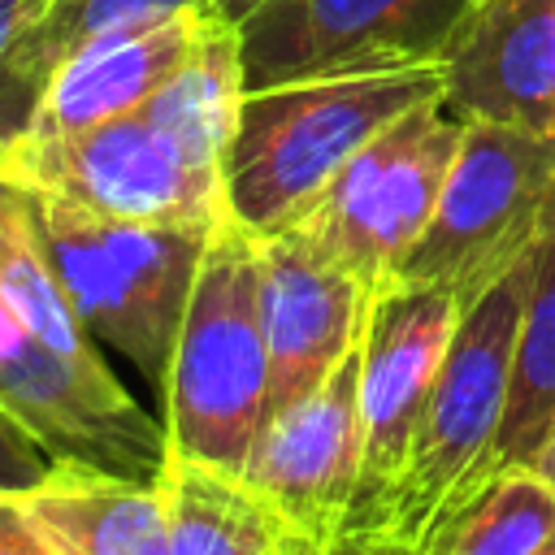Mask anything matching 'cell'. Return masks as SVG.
Here are the masks:
<instances>
[{
  "label": "cell",
  "mask_w": 555,
  "mask_h": 555,
  "mask_svg": "<svg viewBox=\"0 0 555 555\" xmlns=\"http://www.w3.org/2000/svg\"><path fill=\"white\" fill-rule=\"evenodd\" d=\"M182 13H212V0H48L43 17L35 22L22 48V74L43 95L56 65L74 56L82 43L126 30V26L169 22Z\"/></svg>",
  "instance_id": "cell-20"
},
{
  "label": "cell",
  "mask_w": 555,
  "mask_h": 555,
  "mask_svg": "<svg viewBox=\"0 0 555 555\" xmlns=\"http://www.w3.org/2000/svg\"><path fill=\"white\" fill-rule=\"evenodd\" d=\"M30 195L82 330L117 351L152 390H165L199 256L221 217L212 225H143L87 212L48 191Z\"/></svg>",
  "instance_id": "cell-5"
},
{
  "label": "cell",
  "mask_w": 555,
  "mask_h": 555,
  "mask_svg": "<svg viewBox=\"0 0 555 555\" xmlns=\"http://www.w3.org/2000/svg\"><path fill=\"white\" fill-rule=\"evenodd\" d=\"M464 121L429 100L386 126L299 221L373 299L399 286L408 256L416 251L447 169L455 160Z\"/></svg>",
  "instance_id": "cell-7"
},
{
  "label": "cell",
  "mask_w": 555,
  "mask_h": 555,
  "mask_svg": "<svg viewBox=\"0 0 555 555\" xmlns=\"http://www.w3.org/2000/svg\"><path fill=\"white\" fill-rule=\"evenodd\" d=\"M551 199V139L512 126L464 121L438 208L416 251L408 256L399 282L447 291L460 299V308L473 304L486 286H494L516 260L533 251Z\"/></svg>",
  "instance_id": "cell-6"
},
{
  "label": "cell",
  "mask_w": 555,
  "mask_h": 555,
  "mask_svg": "<svg viewBox=\"0 0 555 555\" xmlns=\"http://www.w3.org/2000/svg\"><path fill=\"white\" fill-rule=\"evenodd\" d=\"M243 100L238 35L217 22L199 52L139 108L69 134L17 139L0 169L87 212L143 225H212L221 156Z\"/></svg>",
  "instance_id": "cell-1"
},
{
  "label": "cell",
  "mask_w": 555,
  "mask_h": 555,
  "mask_svg": "<svg viewBox=\"0 0 555 555\" xmlns=\"http://www.w3.org/2000/svg\"><path fill=\"white\" fill-rule=\"evenodd\" d=\"M551 416H555V199L529 251V282L512 347V386H507L490 477L512 468H533Z\"/></svg>",
  "instance_id": "cell-16"
},
{
  "label": "cell",
  "mask_w": 555,
  "mask_h": 555,
  "mask_svg": "<svg viewBox=\"0 0 555 555\" xmlns=\"http://www.w3.org/2000/svg\"><path fill=\"white\" fill-rule=\"evenodd\" d=\"M61 460L0 403V494H26Z\"/></svg>",
  "instance_id": "cell-22"
},
{
  "label": "cell",
  "mask_w": 555,
  "mask_h": 555,
  "mask_svg": "<svg viewBox=\"0 0 555 555\" xmlns=\"http://www.w3.org/2000/svg\"><path fill=\"white\" fill-rule=\"evenodd\" d=\"M48 0H0V152H9L39 108V91L22 74V48Z\"/></svg>",
  "instance_id": "cell-21"
},
{
  "label": "cell",
  "mask_w": 555,
  "mask_h": 555,
  "mask_svg": "<svg viewBox=\"0 0 555 555\" xmlns=\"http://www.w3.org/2000/svg\"><path fill=\"white\" fill-rule=\"evenodd\" d=\"M217 22H221L217 13H182L169 22L126 26L82 43L48 78L39 108L30 117V130L22 139L87 130L95 121H108L147 104L199 52V43Z\"/></svg>",
  "instance_id": "cell-14"
},
{
  "label": "cell",
  "mask_w": 555,
  "mask_h": 555,
  "mask_svg": "<svg viewBox=\"0 0 555 555\" xmlns=\"http://www.w3.org/2000/svg\"><path fill=\"white\" fill-rule=\"evenodd\" d=\"M538 555H555V542H546V546H542V551H538Z\"/></svg>",
  "instance_id": "cell-27"
},
{
  "label": "cell",
  "mask_w": 555,
  "mask_h": 555,
  "mask_svg": "<svg viewBox=\"0 0 555 555\" xmlns=\"http://www.w3.org/2000/svg\"><path fill=\"white\" fill-rule=\"evenodd\" d=\"M0 299L52 347L74 360H100L56 273L35 195L0 169Z\"/></svg>",
  "instance_id": "cell-18"
},
{
  "label": "cell",
  "mask_w": 555,
  "mask_h": 555,
  "mask_svg": "<svg viewBox=\"0 0 555 555\" xmlns=\"http://www.w3.org/2000/svg\"><path fill=\"white\" fill-rule=\"evenodd\" d=\"M256 243L269 330V425L278 412L308 399L356 351L369 295L304 225H286Z\"/></svg>",
  "instance_id": "cell-12"
},
{
  "label": "cell",
  "mask_w": 555,
  "mask_h": 555,
  "mask_svg": "<svg viewBox=\"0 0 555 555\" xmlns=\"http://www.w3.org/2000/svg\"><path fill=\"white\" fill-rule=\"evenodd\" d=\"M473 0H260L238 26L243 87L438 65Z\"/></svg>",
  "instance_id": "cell-8"
},
{
  "label": "cell",
  "mask_w": 555,
  "mask_h": 555,
  "mask_svg": "<svg viewBox=\"0 0 555 555\" xmlns=\"http://www.w3.org/2000/svg\"><path fill=\"white\" fill-rule=\"evenodd\" d=\"M160 399L169 451L243 477L264 429L269 330L260 243L230 212L204 243Z\"/></svg>",
  "instance_id": "cell-3"
},
{
  "label": "cell",
  "mask_w": 555,
  "mask_h": 555,
  "mask_svg": "<svg viewBox=\"0 0 555 555\" xmlns=\"http://www.w3.org/2000/svg\"><path fill=\"white\" fill-rule=\"evenodd\" d=\"M533 473L555 490V416H551V429H546L542 451H538V460H533Z\"/></svg>",
  "instance_id": "cell-25"
},
{
  "label": "cell",
  "mask_w": 555,
  "mask_h": 555,
  "mask_svg": "<svg viewBox=\"0 0 555 555\" xmlns=\"http://www.w3.org/2000/svg\"><path fill=\"white\" fill-rule=\"evenodd\" d=\"M17 503L56 555H165L169 546L160 473L126 477L91 464H56Z\"/></svg>",
  "instance_id": "cell-15"
},
{
  "label": "cell",
  "mask_w": 555,
  "mask_h": 555,
  "mask_svg": "<svg viewBox=\"0 0 555 555\" xmlns=\"http://www.w3.org/2000/svg\"><path fill=\"white\" fill-rule=\"evenodd\" d=\"M169 499V546L165 555H273L282 520L273 507L234 473L169 451L160 468Z\"/></svg>",
  "instance_id": "cell-17"
},
{
  "label": "cell",
  "mask_w": 555,
  "mask_h": 555,
  "mask_svg": "<svg viewBox=\"0 0 555 555\" xmlns=\"http://www.w3.org/2000/svg\"><path fill=\"white\" fill-rule=\"evenodd\" d=\"M555 542V490L533 468L481 481L416 555H538Z\"/></svg>",
  "instance_id": "cell-19"
},
{
  "label": "cell",
  "mask_w": 555,
  "mask_h": 555,
  "mask_svg": "<svg viewBox=\"0 0 555 555\" xmlns=\"http://www.w3.org/2000/svg\"><path fill=\"white\" fill-rule=\"evenodd\" d=\"M525 282L529 256L460 308L455 334L416 416L403 468L369 538L395 542L416 555V546L490 477L512 386V347Z\"/></svg>",
  "instance_id": "cell-4"
},
{
  "label": "cell",
  "mask_w": 555,
  "mask_h": 555,
  "mask_svg": "<svg viewBox=\"0 0 555 555\" xmlns=\"http://www.w3.org/2000/svg\"><path fill=\"white\" fill-rule=\"evenodd\" d=\"M438 65L451 117L555 143V0H473Z\"/></svg>",
  "instance_id": "cell-13"
},
{
  "label": "cell",
  "mask_w": 555,
  "mask_h": 555,
  "mask_svg": "<svg viewBox=\"0 0 555 555\" xmlns=\"http://www.w3.org/2000/svg\"><path fill=\"white\" fill-rule=\"evenodd\" d=\"M460 321V299L434 286H390L369 299L360 334V490L347 529L369 533L395 490L416 416Z\"/></svg>",
  "instance_id": "cell-10"
},
{
  "label": "cell",
  "mask_w": 555,
  "mask_h": 555,
  "mask_svg": "<svg viewBox=\"0 0 555 555\" xmlns=\"http://www.w3.org/2000/svg\"><path fill=\"white\" fill-rule=\"evenodd\" d=\"M273 555H412L395 542L356 533V529H338V533H299V529H282V542Z\"/></svg>",
  "instance_id": "cell-23"
},
{
  "label": "cell",
  "mask_w": 555,
  "mask_h": 555,
  "mask_svg": "<svg viewBox=\"0 0 555 555\" xmlns=\"http://www.w3.org/2000/svg\"><path fill=\"white\" fill-rule=\"evenodd\" d=\"M0 555H56L52 542L22 512L17 494H0Z\"/></svg>",
  "instance_id": "cell-24"
},
{
  "label": "cell",
  "mask_w": 555,
  "mask_h": 555,
  "mask_svg": "<svg viewBox=\"0 0 555 555\" xmlns=\"http://www.w3.org/2000/svg\"><path fill=\"white\" fill-rule=\"evenodd\" d=\"M442 100V65L243 87L221 156L225 212L256 238L299 225L403 113Z\"/></svg>",
  "instance_id": "cell-2"
},
{
  "label": "cell",
  "mask_w": 555,
  "mask_h": 555,
  "mask_svg": "<svg viewBox=\"0 0 555 555\" xmlns=\"http://www.w3.org/2000/svg\"><path fill=\"white\" fill-rule=\"evenodd\" d=\"M256 4H260V0H212V13H217L221 22H230V26H238Z\"/></svg>",
  "instance_id": "cell-26"
},
{
  "label": "cell",
  "mask_w": 555,
  "mask_h": 555,
  "mask_svg": "<svg viewBox=\"0 0 555 555\" xmlns=\"http://www.w3.org/2000/svg\"><path fill=\"white\" fill-rule=\"evenodd\" d=\"M0 403L61 460L126 477H156L169 460L165 421L113 377L104 360H74L0 299Z\"/></svg>",
  "instance_id": "cell-9"
},
{
  "label": "cell",
  "mask_w": 555,
  "mask_h": 555,
  "mask_svg": "<svg viewBox=\"0 0 555 555\" xmlns=\"http://www.w3.org/2000/svg\"><path fill=\"white\" fill-rule=\"evenodd\" d=\"M243 481L286 529H347L360 490V343L308 399L260 429Z\"/></svg>",
  "instance_id": "cell-11"
}]
</instances>
